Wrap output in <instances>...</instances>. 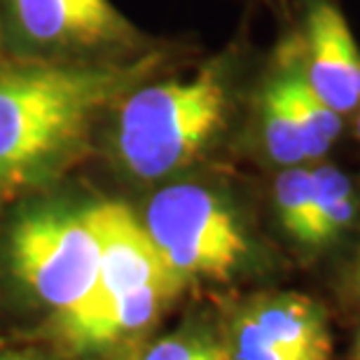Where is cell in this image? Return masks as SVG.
I'll list each match as a JSON object with an SVG mask.
<instances>
[{"label": "cell", "mask_w": 360, "mask_h": 360, "mask_svg": "<svg viewBox=\"0 0 360 360\" xmlns=\"http://www.w3.org/2000/svg\"><path fill=\"white\" fill-rule=\"evenodd\" d=\"M250 115L255 146L276 171L328 160L349 129V120L330 110L309 87L295 28L274 47L269 66L253 89Z\"/></svg>", "instance_id": "4"}, {"label": "cell", "mask_w": 360, "mask_h": 360, "mask_svg": "<svg viewBox=\"0 0 360 360\" xmlns=\"http://www.w3.org/2000/svg\"><path fill=\"white\" fill-rule=\"evenodd\" d=\"M167 269L190 281H232L250 267L255 241L239 206L218 187L174 180L150 197L143 213Z\"/></svg>", "instance_id": "3"}, {"label": "cell", "mask_w": 360, "mask_h": 360, "mask_svg": "<svg viewBox=\"0 0 360 360\" xmlns=\"http://www.w3.org/2000/svg\"><path fill=\"white\" fill-rule=\"evenodd\" d=\"M295 33L309 87L351 122L360 110V42L340 0H300Z\"/></svg>", "instance_id": "9"}, {"label": "cell", "mask_w": 360, "mask_h": 360, "mask_svg": "<svg viewBox=\"0 0 360 360\" xmlns=\"http://www.w3.org/2000/svg\"><path fill=\"white\" fill-rule=\"evenodd\" d=\"M141 360H232L227 342L208 330L183 328L155 342Z\"/></svg>", "instance_id": "11"}, {"label": "cell", "mask_w": 360, "mask_h": 360, "mask_svg": "<svg viewBox=\"0 0 360 360\" xmlns=\"http://www.w3.org/2000/svg\"><path fill=\"white\" fill-rule=\"evenodd\" d=\"M351 129H354V136H356V141H358V146H360V110L354 115V117H351Z\"/></svg>", "instance_id": "12"}, {"label": "cell", "mask_w": 360, "mask_h": 360, "mask_svg": "<svg viewBox=\"0 0 360 360\" xmlns=\"http://www.w3.org/2000/svg\"><path fill=\"white\" fill-rule=\"evenodd\" d=\"M356 283L360 288V250H358V260H356Z\"/></svg>", "instance_id": "14"}, {"label": "cell", "mask_w": 360, "mask_h": 360, "mask_svg": "<svg viewBox=\"0 0 360 360\" xmlns=\"http://www.w3.org/2000/svg\"><path fill=\"white\" fill-rule=\"evenodd\" d=\"M153 47L120 59H24L0 66V190L52 178L101 115L171 61Z\"/></svg>", "instance_id": "1"}, {"label": "cell", "mask_w": 360, "mask_h": 360, "mask_svg": "<svg viewBox=\"0 0 360 360\" xmlns=\"http://www.w3.org/2000/svg\"><path fill=\"white\" fill-rule=\"evenodd\" d=\"M0 360H38L33 356H21V354H3L0 356Z\"/></svg>", "instance_id": "13"}, {"label": "cell", "mask_w": 360, "mask_h": 360, "mask_svg": "<svg viewBox=\"0 0 360 360\" xmlns=\"http://www.w3.org/2000/svg\"><path fill=\"white\" fill-rule=\"evenodd\" d=\"M0 14L24 59H120L155 47L112 0H0Z\"/></svg>", "instance_id": "7"}, {"label": "cell", "mask_w": 360, "mask_h": 360, "mask_svg": "<svg viewBox=\"0 0 360 360\" xmlns=\"http://www.w3.org/2000/svg\"><path fill=\"white\" fill-rule=\"evenodd\" d=\"M358 360H360V335H358Z\"/></svg>", "instance_id": "15"}, {"label": "cell", "mask_w": 360, "mask_h": 360, "mask_svg": "<svg viewBox=\"0 0 360 360\" xmlns=\"http://www.w3.org/2000/svg\"><path fill=\"white\" fill-rule=\"evenodd\" d=\"M7 246L14 276L54 316L80 307L96 283L98 236L87 208H26L14 220Z\"/></svg>", "instance_id": "6"}, {"label": "cell", "mask_w": 360, "mask_h": 360, "mask_svg": "<svg viewBox=\"0 0 360 360\" xmlns=\"http://www.w3.org/2000/svg\"><path fill=\"white\" fill-rule=\"evenodd\" d=\"M241 63L220 52L190 75L146 80L115 105L112 150L141 183L169 180L211 153L239 108Z\"/></svg>", "instance_id": "2"}, {"label": "cell", "mask_w": 360, "mask_h": 360, "mask_svg": "<svg viewBox=\"0 0 360 360\" xmlns=\"http://www.w3.org/2000/svg\"><path fill=\"white\" fill-rule=\"evenodd\" d=\"M98 236V274L91 292L73 311L56 316V328L73 349H91L103 321L134 295L167 290L180 295L185 283L162 262L146 225L120 201L87 206Z\"/></svg>", "instance_id": "5"}, {"label": "cell", "mask_w": 360, "mask_h": 360, "mask_svg": "<svg viewBox=\"0 0 360 360\" xmlns=\"http://www.w3.org/2000/svg\"><path fill=\"white\" fill-rule=\"evenodd\" d=\"M360 222V183L337 164H311V192L302 232L295 246L319 255L335 248Z\"/></svg>", "instance_id": "10"}, {"label": "cell", "mask_w": 360, "mask_h": 360, "mask_svg": "<svg viewBox=\"0 0 360 360\" xmlns=\"http://www.w3.org/2000/svg\"><path fill=\"white\" fill-rule=\"evenodd\" d=\"M234 360H328V314L302 292L257 295L236 314L229 333Z\"/></svg>", "instance_id": "8"}]
</instances>
